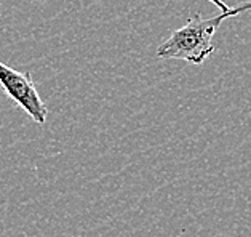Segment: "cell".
Segmentation results:
<instances>
[{"mask_svg":"<svg viewBox=\"0 0 251 237\" xmlns=\"http://www.w3.org/2000/svg\"><path fill=\"white\" fill-rule=\"evenodd\" d=\"M251 10V0L238 5L219 15L201 20L199 13H194L182 27L170 35L163 44L157 48V58L162 59H184L192 64H201L214 52L213 35L227 18H234L240 13Z\"/></svg>","mask_w":251,"mask_h":237,"instance_id":"cell-1","label":"cell"},{"mask_svg":"<svg viewBox=\"0 0 251 237\" xmlns=\"http://www.w3.org/2000/svg\"><path fill=\"white\" fill-rule=\"evenodd\" d=\"M0 85L16 106L23 107L34 122L45 124L48 109L35 88L30 72H20L0 61Z\"/></svg>","mask_w":251,"mask_h":237,"instance_id":"cell-2","label":"cell"},{"mask_svg":"<svg viewBox=\"0 0 251 237\" xmlns=\"http://www.w3.org/2000/svg\"><path fill=\"white\" fill-rule=\"evenodd\" d=\"M208 2L214 3V5H216V7H218L219 10H221V11H227V10H230V8L227 7V5H226V3L223 2V0H208Z\"/></svg>","mask_w":251,"mask_h":237,"instance_id":"cell-3","label":"cell"}]
</instances>
